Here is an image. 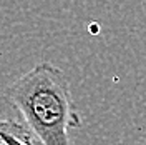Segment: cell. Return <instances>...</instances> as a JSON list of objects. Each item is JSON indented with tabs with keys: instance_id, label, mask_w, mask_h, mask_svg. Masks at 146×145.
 Returning <instances> with one entry per match:
<instances>
[{
	"instance_id": "cell-3",
	"label": "cell",
	"mask_w": 146,
	"mask_h": 145,
	"mask_svg": "<svg viewBox=\"0 0 146 145\" xmlns=\"http://www.w3.org/2000/svg\"><path fill=\"white\" fill-rule=\"evenodd\" d=\"M0 145H9V142H7V140H5L2 135H0Z\"/></svg>"
},
{
	"instance_id": "cell-2",
	"label": "cell",
	"mask_w": 146,
	"mask_h": 145,
	"mask_svg": "<svg viewBox=\"0 0 146 145\" xmlns=\"http://www.w3.org/2000/svg\"><path fill=\"white\" fill-rule=\"evenodd\" d=\"M0 135L9 142V145H43L27 124L22 125L12 118H0Z\"/></svg>"
},
{
	"instance_id": "cell-1",
	"label": "cell",
	"mask_w": 146,
	"mask_h": 145,
	"mask_svg": "<svg viewBox=\"0 0 146 145\" xmlns=\"http://www.w3.org/2000/svg\"><path fill=\"white\" fill-rule=\"evenodd\" d=\"M5 97L43 145H72L70 130L80 127L82 118L62 68L38 62L10 85Z\"/></svg>"
}]
</instances>
